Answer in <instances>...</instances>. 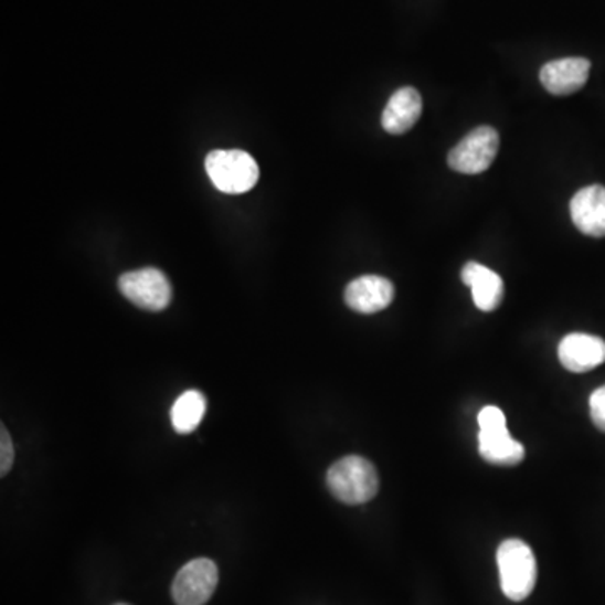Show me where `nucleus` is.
I'll list each match as a JSON object with an SVG mask.
<instances>
[{
	"mask_svg": "<svg viewBox=\"0 0 605 605\" xmlns=\"http://www.w3.org/2000/svg\"><path fill=\"white\" fill-rule=\"evenodd\" d=\"M498 148H500L498 131L491 127H478L449 151L447 163L456 172L476 176L491 167L497 159Z\"/></svg>",
	"mask_w": 605,
	"mask_h": 605,
	"instance_id": "20e7f679",
	"label": "nucleus"
},
{
	"mask_svg": "<svg viewBox=\"0 0 605 605\" xmlns=\"http://www.w3.org/2000/svg\"><path fill=\"white\" fill-rule=\"evenodd\" d=\"M478 449L485 461L497 466H517L523 461L524 447L508 433V427L479 431Z\"/></svg>",
	"mask_w": 605,
	"mask_h": 605,
	"instance_id": "ddd939ff",
	"label": "nucleus"
},
{
	"mask_svg": "<svg viewBox=\"0 0 605 605\" xmlns=\"http://www.w3.org/2000/svg\"><path fill=\"white\" fill-rule=\"evenodd\" d=\"M461 279L471 288L473 301L481 311H495L500 307L505 296L503 279L493 269L479 263H466Z\"/></svg>",
	"mask_w": 605,
	"mask_h": 605,
	"instance_id": "9b49d317",
	"label": "nucleus"
},
{
	"mask_svg": "<svg viewBox=\"0 0 605 605\" xmlns=\"http://www.w3.org/2000/svg\"><path fill=\"white\" fill-rule=\"evenodd\" d=\"M591 73V61L585 57H563L550 61L540 71V82L555 96L572 95L584 88Z\"/></svg>",
	"mask_w": 605,
	"mask_h": 605,
	"instance_id": "0eeeda50",
	"label": "nucleus"
},
{
	"mask_svg": "<svg viewBox=\"0 0 605 605\" xmlns=\"http://www.w3.org/2000/svg\"><path fill=\"white\" fill-rule=\"evenodd\" d=\"M394 295V285L388 278L360 276L347 286L346 302L357 314L372 315L385 310Z\"/></svg>",
	"mask_w": 605,
	"mask_h": 605,
	"instance_id": "1a4fd4ad",
	"label": "nucleus"
},
{
	"mask_svg": "<svg viewBox=\"0 0 605 605\" xmlns=\"http://www.w3.org/2000/svg\"><path fill=\"white\" fill-rule=\"evenodd\" d=\"M118 288L135 307L147 311H162L172 301L169 278L157 268L125 273L118 279Z\"/></svg>",
	"mask_w": 605,
	"mask_h": 605,
	"instance_id": "39448f33",
	"label": "nucleus"
},
{
	"mask_svg": "<svg viewBox=\"0 0 605 605\" xmlns=\"http://www.w3.org/2000/svg\"><path fill=\"white\" fill-rule=\"evenodd\" d=\"M327 485L333 497L346 505H363L379 493L375 466L362 456L338 459L328 469Z\"/></svg>",
	"mask_w": 605,
	"mask_h": 605,
	"instance_id": "f257e3e1",
	"label": "nucleus"
},
{
	"mask_svg": "<svg viewBox=\"0 0 605 605\" xmlns=\"http://www.w3.org/2000/svg\"><path fill=\"white\" fill-rule=\"evenodd\" d=\"M117 605H128V604H117Z\"/></svg>",
	"mask_w": 605,
	"mask_h": 605,
	"instance_id": "a211bd4d",
	"label": "nucleus"
},
{
	"mask_svg": "<svg viewBox=\"0 0 605 605\" xmlns=\"http://www.w3.org/2000/svg\"><path fill=\"white\" fill-rule=\"evenodd\" d=\"M205 411H208V399L202 392H183L170 411L173 429L179 434L194 433L204 420Z\"/></svg>",
	"mask_w": 605,
	"mask_h": 605,
	"instance_id": "4468645a",
	"label": "nucleus"
},
{
	"mask_svg": "<svg viewBox=\"0 0 605 605\" xmlns=\"http://www.w3.org/2000/svg\"><path fill=\"white\" fill-rule=\"evenodd\" d=\"M423 115V98L411 86L397 89L389 99L382 113V127L388 134L404 135L411 130Z\"/></svg>",
	"mask_w": 605,
	"mask_h": 605,
	"instance_id": "f8f14e48",
	"label": "nucleus"
},
{
	"mask_svg": "<svg viewBox=\"0 0 605 605\" xmlns=\"http://www.w3.org/2000/svg\"><path fill=\"white\" fill-rule=\"evenodd\" d=\"M588 407H591L592 423L598 431L605 433V385L594 391L588 401Z\"/></svg>",
	"mask_w": 605,
	"mask_h": 605,
	"instance_id": "dca6fc26",
	"label": "nucleus"
},
{
	"mask_svg": "<svg viewBox=\"0 0 605 605\" xmlns=\"http://www.w3.org/2000/svg\"><path fill=\"white\" fill-rule=\"evenodd\" d=\"M479 431H493L507 427V417L497 405H488L478 414Z\"/></svg>",
	"mask_w": 605,
	"mask_h": 605,
	"instance_id": "2eb2a0df",
	"label": "nucleus"
},
{
	"mask_svg": "<svg viewBox=\"0 0 605 605\" xmlns=\"http://www.w3.org/2000/svg\"><path fill=\"white\" fill-rule=\"evenodd\" d=\"M219 571L212 560L195 559L180 569L172 584L177 605H204L217 587Z\"/></svg>",
	"mask_w": 605,
	"mask_h": 605,
	"instance_id": "423d86ee",
	"label": "nucleus"
},
{
	"mask_svg": "<svg viewBox=\"0 0 605 605\" xmlns=\"http://www.w3.org/2000/svg\"><path fill=\"white\" fill-rule=\"evenodd\" d=\"M209 179L224 194H244L256 185L259 167L243 150H214L205 159Z\"/></svg>",
	"mask_w": 605,
	"mask_h": 605,
	"instance_id": "7ed1b4c3",
	"label": "nucleus"
},
{
	"mask_svg": "<svg viewBox=\"0 0 605 605\" xmlns=\"http://www.w3.org/2000/svg\"><path fill=\"white\" fill-rule=\"evenodd\" d=\"M14 463V447L6 426L0 427V476L8 475Z\"/></svg>",
	"mask_w": 605,
	"mask_h": 605,
	"instance_id": "f3484780",
	"label": "nucleus"
},
{
	"mask_svg": "<svg viewBox=\"0 0 605 605\" xmlns=\"http://www.w3.org/2000/svg\"><path fill=\"white\" fill-rule=\"evenodd\" d=\"M501 591L510 601H524L537 584V560L523 540L510 539L501 543L497 553Z\"/></svg>",
	"mask_w": 605,
	"mask_h": 605,
	"instance_id": "f03ea898",
	"label": "nucleus"
},
{
	"mask_svg": "<svg viewBox=\"0 0 605 605\" xmlns=\"http://www.w3.org/2000/svg\"><path fill=\"white\" fill-rule=\"evenodd\" d=\"M575 227L592 237H605V187L588 185L571 201Z\"/></svg>",
	"mask_w": 605,
	"mask_h": 605,
	"instance_id": "9d476101",
	"label": "nucleus"
},
{
	"mask_svg": "<svg viewBox=\"0 0 605 605\" xmlns=\"http://www.w3.org/2000/svg\"><path fill=\"white\" fill-rule=\"evenodd\" d=\"M559 359L569 372H591L605 362V342L595 335H566L559 346Z\"/></svg>",
	"mask_w": 605,
	"mask_h": 605,
	"instance_id": "6e6552de",
	"label": "nucleus"
}]
</instances>
